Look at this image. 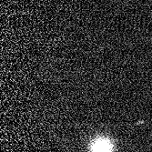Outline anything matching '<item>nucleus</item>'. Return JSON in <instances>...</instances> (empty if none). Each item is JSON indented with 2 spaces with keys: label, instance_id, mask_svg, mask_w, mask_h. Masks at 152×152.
<instances>
[{
  "label": "nucleus",
  "instance_id": "obj_1",
  "mask_svg": "<svg viewBox=\"0 0 152 152\" xmlns=\"http://www.w3.org/2000/svg\"><path fill=\"white\" fill-rule=\"evenodd\" d=\"M110 147L105 140L96 141L94 145V152H109Z\"/></svg>",
  "mask_w": 152,
  "mask_h": 152
}]
</instances>
